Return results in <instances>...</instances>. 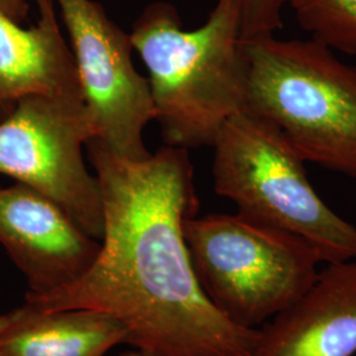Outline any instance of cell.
I'll return each instance as SVG.
<instances>
[{"label":"cell","mask_w":356,"mask_h":356,"mask_svg":"<svg viewBox=\"0 0 356 356\" xmlns=\"http://www.w3.org/2000/svg\"><path fill=\"white\" fill-rule=\"evenodd\" d=\"M98 136L83 99L32 94L0 119V175L48 197L79 229L101 241V185L83 160Z\"/></svg>","instance_id":"6"},{"label":"cell","mask_w":356,"mask_h":356,"mask_svg":"<svg viewBox=\"0 0 356 356\" xmlns=\"http://www.w3.org/2000/svg\"><path fill=\"white\" fill-rule=\"evenodd\" d=\"M286 6L309 38L356 56V0H288Z\"/></svg>","instance_id":"12"},{"label":"cell","mask_w":356,"mask_h":356,"mask_svg":"<svg viewBox=\"0 0 356 356\" xmlns=\"http://www.w3.org/2000/svg\"><path fill=\"white\" fill-rule=\"evenodd\" d=\"M129 38L148 69L154 120L166 145L213 147L225 122L245 108L239 0H218L194 31L182 28L172 4L152 3Z\"/></svg>","instance_id":"2"},{"label":"cell","mask_w":356,"mask_h":356,"mask_svg":"<svg viewBox=\"0 0 356 356\" xmlns=\"http://www.w3.org/2000/svg\"><path fill=\"white\" fill-rule=\"evenodd\" d=\"M245 108L305 160L356 179V65L312 38H242Z\"/></svg>","instance_id":"3"},{"label":"cell","mask_w":356,"mask_h":356,"mask_svg":"<svg viewBox=\"0 0 356 356\" xmlns=\"http://www.w3.org/2000/svg\"><path fill=\"white\" fill-rule=\"evenodd\" d=\"M252 356H356V260L319 269L300 300L259 329Z\"/></svg>","instance_id":"9"},{"label":"cell","mask_w":356,"mask_h":356,"mask_svg":"<svg viewBox=\"0 0 356 356\" xmlns=\"http://www.w3.org/2000/svg\"><path fill=\"white\" fill-rule=\"evenodd\" d=\"M70 38L83 101L115 156L143 161L144 129L156 119L148 79L132 63V42L95 0H54Z\"/></svg>","instance_id":"7"},{"label":"cell","mask_w":356,"mask_h":356,"mask_svg":"<svg viewBox=\"0 0 356 356\" xmlns=\"http://www.w3.org/2000/svg\"><path fill=\"white\" fill-rule=\"evenodd\" d=\"M185 241L209 301L244 329L259 330L300 300L322 264L301 238L239 214L191 216Z\"/></svg>","instance_id":"5"},{"label":"cell","mask_w":356,"mask_h":356,"mask_svg":"<svg viewBox=\"0 0 356 356\" xmlns=\"http://www.w3.org/2000/svg\"><path fill=\"white\" fill-rule=\"evenodd\" d=\"M214 191L239 216L305 241L322 263L356 260V227L319 197L305 160L279 128L243 110L214 140Z\"/></svg>","instance_id":"4"},{"label":"cell","mask_w":356,"mask_h":356,"mask_svg":"<svg viewBox=\"0 0 356 356\" xmlns=\"http://www.w3.org/2000/svg\"><path fill=\"white\" fill-rule=\"evenodd\" d=\"M0 13L23 24L29 13L28 0H0Z\"/></svg>","instance_id":"14"},{"label":"cell","mask_w":356,"mask_h":356,"mask_svg":"<svg viewBox=\"0 0 356 356\" xmlns=\"http://www.w3.org/2000/svg\"><path fill=\"white\" fill-rule=\"evenodd\" d=\"M102 191L103 235L78 280L26 301L92 309L120 321L126 343L169 356H252L259 330L236 326L206 297L191 264L185 223L198 197L188 149L166 145L143 161L86 144Z\"/></svg>","instance_id":"1"},{"label":"cell","mask_w":356,"mask_h":356,"mask_svg":"<svg viewBox=\"0 0 356 356\" xmlns=\"http://www.w3.org/2000/svg\"><path fill=\"white\" fill-rule=\"evenodd\" d=\"M242 38L275 35L282 28L288 0H239Z\"/></svg>","instance_id":"13"},{"label":"cell","mask_w":356,"mask_h":356,"mask_svg":"<svg viewBox=\"0 0 356 356\" xmlns=\"http://www.w3.org/2000/svg\"><path fill=\"white\" fill-rule=\"evenodd\" d=\"M35 3L38 20L28 28L0 13V119L32 94L83 99L56 1Z\"/></svg>","instance_id":"10"},{"label":"cell","mask_w":356,"mask_h":356,"mask_svg":"<svg viewBox=\"0 0 356 356\" xmlns=\"http://www.w3.org/2000/svg\"><path fill=\"white\" fill-rule=\"evenodd\" d=\"M120 356H169L166 354H161V353H156V351H151V350H145V348H136L134 347V350L127 351Z\"/></svg>","instance_id":"15"},{"label":"cell","mask_w":356,"mask_h":356,"mask_svg":"<svg viewBox=\"0 0 356 356\" xmlns=\"http://www.w3.org/2000/svg\"><path fill=\"white\" fill-rule=\"evenodd\" d=\"M127 329L92 309H47L24 300L0 316V356H103Z\"/></svg>","instance_id":"11"},{"label":"cell","mask_w":356,"mask_h":356,"mask_svg":"<svg viewBox=\"0 0 356 356\" xmlns=\"http://www.w3.org/2000/svg\"><path fill=\"white\" fill-rule=\"evenodd\" d=\"M0 244L26 277L29 296L78 280L101 248L58 204L22 184L0 189Z\"/></svg>","instance_id":"8"}]
</instances>
